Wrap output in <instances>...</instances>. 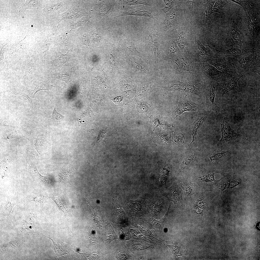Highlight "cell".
Listing matches in <instances>:
<instances>
[{
    "label": "cell",
    "mask_w": 260,
    "mask_h": 260,
    "mask_svg": "<svg viewBox=\"0 0 260 260\" xmlns=\"http://www.w3.org/2000/svg\"><path fill=\"white\" fill-rule=\"evenodd\" d=\"M122 97L121 96H118L112 100L115 103L118 104L122 100Z\"/></svg>",
    "instance_id": "48"
},
{
    "label": "cell",
    "mask_w": 260,
    "mask_h": 260,
    "mask_svg": "<svg viewBox=\"0 0 260 260\" xmlns=\"http://www.w3.org/2000/svg\"><path fill=\"white\" fill-rule=\"evenodd\" d=\"M196 42L198 52L199 54L200 55L204 56L209 55L210 54L209 52L201 43L200 41L197 40Z\"/></svg>",
    "instance_id": "34"
},
{
    "label": "cell",
    "mask_w": 260,
    "mask_h": 260,
    "mask_svg": "<svg viewBox=\"0 0 260 260\" xmlns=\"http://www.w3.org/2000/svg\"><path fill=\"white\" fill-rule=\"evenodd\" d=\"M22 230L26 233L37 234L42 229L38 221L36 213L30 214L24 221Z\"/></svg>",
    "instance_id": "5"
},
{
    "label": "cell",
    "mask_w": 260,
    "mask_h": 260,
    "mask_svg": "<svg viewBox=\"0 0 260 260\" xmlns=\"http://www.w3.org/2000/svg\"><path fill=\"white\" fill-rule=\"evenodd\" d=\"M243 76L241 73L236 75L230 80L225 81L222 85V96L228 92L236 90L238 88V82L240 78Z\"/></svg>",
    "instance_id": "13"
},
{
    "label": "cell",
    "mask_w": 260,
    "mask_h": 260,
    "mask_svg": "<svg viewBox=\"0 0 260 260\" xmlns=\"http://www.w3.org/2000/svg\"><path fill=\"white\" fill-rule=\"evenodd\" d=\"M50 44L45 42L42 45L40 50L41 59L43 63L45 62L46 58L49 50Z\"/></svg>",
    "instance_id": "30"
},
{
    "label": "cell",
    "mask_w": 260,
    "mask_h": 260,
    "mask_svg": "<svg viewBox=\"0 0 260 260\" xmlns=\"http://www.w3.org/2000/svg\"><path fill=\"white\" fill-rule=\"evenodd\" d=\"M124 50L127 55H136L145 60L144 55L137 50L135 46L132 38L130 36L128 37L124 42Z\"/></svg>",
    "instance_id": "12"
},
{
    "label": "cell",
    "mask_w": 260,
    "mask_h": 260,
    "mask_svg": "<svg viewBox=\"0 0 260 260\" xmlns=\"http://www.w3.org/2000/svg\"><path fill=\"white\" fill-rule=\"evenodd\" d=\"M243 34L237 27L236 23L234 21L231 23L226 39L227 44L232 47L238 45H242L243 39Z\"/></svg>",
    "instance_id": "3"
},
{
    "label": "cell",
    "mask_w": 260,
    "mask_h": 260,
    "mask_svg": "<svg viewBox=\"0 0 260 260\" xmlns=\"http://www.w3.org/2000/svg\"><path fill=\"white\" fill-rule=\"evenodd\" d=\"M235 2L241 6L246 13L247 27L251 35L255 38L257 35V21L255 12L251 6L250 1L236 0Z\"/></svg>",
    "instance_id": "1"
},
{
    "label": "cell",
    "mask_w": 260,
    "mask_h": 260,
    "mask_svg": "<svg viewBox=\"0 0 260 260\" xmlns=\"http://www.w3.org/2000/svg\"><path fill=\"white\" fill-rule=\"evenodd\" d=\"M165 13L163 25V30L164 31L175 26L178 22L177 12L175 7H173L170 11Z\"/></svg>",
    "instance_id": "10"
},
{
    "label": "cell",
    "mask_w": 260,
    "mask_h": 260,
    "mask_svg": "<svg viewBox=\"0 0 260 260\" xmlns=\"http://www.w3.org/2000/svg\"><path fill=\"white\" fill-rule=\"evenodd\" d=\"M32 119L31 118L23 117L20 118L18 120L19 125L22 132L26 136H30V135H31L36 134V129L34 127V120Z\"/></svg>",
    "instance_id": "8"
},
{
    "label": "cell",
    "mask_w": 260,
    "mask_h": 260,
    "mask_svg": "<svg viewBox=\"0 0 260 260\" xmlns=\"http://www.w3.org/2000/svg\"><path fill=\"white\" fill-rule=\"evenodd\" d=\"M203 104H197L192 101L188 97L182 96L179 99L176 108L173 113L174 119L186 111H196L201 113Z\"/></svg>",
    "instance_id": "2"
},
{
    "label": "cell",
    "mask_w": 260,
    "mask_h": 260,
    "mask_svg": "<svg viewBox=\"0 0 260 260\" xmlns=\"http://www.w3.org/2000/svg\"><path fill=\"white\" fill-rule=\"evenodd\" d=\"M92 39L94 41H99L101 39L100 34L97 32H94L92 34Z\"/></svg>",
    "instance_id": "44"
},
{
    "label": "cell",
    "mask_w": 260,
    "mask_h": 260,
    "mask_svg": "<svg viewBox=\"0 0 260 260\" xmlns=\"http://www.w3.org/2000/svg\"><path fill=\"white\" fill-rule=\"evenodd\" d=\"M179 52L178 46L175 42H173L169 46L168 50L169 54L173 57L177 55Z\"/></svg>",
    "instance_id": "31"
},
{
    "label": "cell",
    "mask_w": 260,
    "mask_h": 260,
    "mask_svg": "<svg viewBox=\"0 0 260 260\" xmlns=\"http://www.w3.org/2000/svg\"><path fill=\"white\" fill-rule=\"evenodd\" d=\"M41 8L38 0H26L25 4L20 8L18 13L20 14L28 9L38 11Z\"/></svg>",
    "instance_id": "18"
},
{
    "label": "cell",
    "mask_w": 260,
    "mask_h": 260,
    "mask_svg": "<svg viewBox=\"0 0 260 260\" xmlns=\"http://www.w3.org/2000/svg\"><path fill=\"white\" fill-rule=\"evenodd\" d=\"M46 199V197L44 195L37 194L28 196L24 199V201L27 202H33L41 203L45 201Z\"/></svg>",
    "instance_id": "23"
},
{
    "label": "cell",
    "mask_w": 260,
    "mask_h": 260,
    "mask_svg": "<svg viewBox=\"0 0 260 260\" xmlns=\"http://www.w3.org/2000/svg\"><path fill=\"white\" fill-rule=\"evenodd\" d=\"M165 88L168 90H177L193 93L201 98L202 95L201 87L197 84L191 82H179L178 84Z\"/></svg>",
    "instance_id": "4"
},
{
    "label": "cell",
    "mask_w": 260,
    "mask_h": 260,
    "mask_svg": "<svg viewBox=\"0 0 260 260\" xmlns=\"http://www.w3.org/2000/svg\"><path fill=\"white\" fill-rule=\"evenodd\" d=\"M51 198L57 204L58 206L61 209V210L64 212H65L66 213H68L65 207H64L63 204L61 203L60 200L59 198L55 197L54 196H51Z\"/></svg>",
    "instance_id": "40"
},
{
    "label": "cell",
    "mask_w": 260,
    "mask_h": 260,
    "mask_svg": "<svg viewBox=\"0 0 260 260\" xmlns=\"http://www.w3.org/2000/svg\"><path fill=\"white\" fill-rule=\"evenodd\" d=\"M180 186L183 190L185 197L189 198L195 193L193 187L185 182H181Z\"/></svg>",
    "instance_id": "28"
},
{
    "label": "cell",
    "mask_w": 260,
    "mask_h": 260,
    "mask_svg": "<svg viewBox=\"0 0 260 260\" xmlns=\"http://www.w3.org/2000/svg\"><path fill=\"white\" fill-rule=\"evenodd\" d=\"M56 54L55 59L51 61V63L54 65L55 68H59L69 60V58L67 54L64 55L58 51L57 52Z\"/></svg>",
    "instance_id": "17"
},
{
    "label": "cell",
    "mask_w": 260,
    "mask_h": 260,
    "mask_svg": "<svg viewBox=\"0 0 260 260\" xmlns=\"http://www.w3.org/2000/svg\"><path fill=\"white\" fill-rule=\"evenodd\" d=\"M114 234L111 232H107L105 235V239L106 241L109 243L112 241L114 239Z\"/></svg>",
    "instance_id": "43"
},
{
    "label": "cell",
    "mask_w": 260,
    "mask_h": 260,
    "mask_svg": "<svg viewBox=\"0 0 260 260\" xmlns=\"http://www.w3.org/2000/svg\"><path fill=\"white\" fill-rule=\"evenodd\" d=\"M74 169H64L61 171L58 174V178L59 182L64 180L68 178L73 173Z\"/></svg>",
    "instance_id": "29"
},
{
    "label": "cell",
    "mask_w": 260,
    "mask_h": 260,
    "mask_svg": "<svg viewBox=\"0 0 260 260\" xmlns=\"http://www.w3.org/2000/svg\"><path fill=\"white\" fill-rule=\"evenodd\" d=\"M164 3V6L162 10L165 13L170 11L175 5L174 0H163Z\"/></svg>",
    "instance_id": "36"
},
{
    "label": "cell",
    "mask_w": 260,
    "mask_h": 260,
    "mask_svg": "<svg viewBox=\"0 0 260 260\" xmlns=\"http://www.w3.org/2000/svg\"><path fill=\"white\" fill-rule=\"evenodd\" d=\"M67 72H65L61 73H57L53 75V76L57 78L62 80L65 82H68L70 79H72L71 76Z\"/></svg>",
    "instance_id": "32"
},
{
    "label": "cell",
    "mask_w": 260,
    "mask_h": 260,
    "mask_svg": "<svg viewBox=\"0 0 260 260\" xmlns=\"http://www.w3.org/2000/svg\"><path fill=\"white\" fill-rule=\"evenodd\" d=\"M122 1L128 5L142 4L148 6L150 5L148 2V1L146 0H122Z\"/></svg>",
    "instance_id": "37"
},
{
    "label": "cell",
    "mask_w": 260,
    "mask_h": 260,
    "mask_svg": "<svg viewBox=\"0 0 260 260\" xmlns=\"http://www.w3.org/2000/svg\"><path fill=\"white\" fill-rule=\"evenodd\" d=\"M203 66L206 72L210 76H219L223 72L208 64H206Z\"/></svg>",
    "instance_id": "27"
},
{
    "label": "cell",
    "mask_w": 260,
    "mask_h": 260,
    "mask_svg": "<svg viewBox=\"0 0 260 260\" xmlns=\"http://www.w3.org/2000/svg\"><path fill=\"white\" fill-rule=\"evenodd\" d=\"M53 243L54 245L55 251L56 253L57 254V255H58V254H59V256L63 255L65 254V253H66L65 252L66 251H65V250L63 249H65V248L63 246V245L62 244V243L61 242H60L59 241V243L57 242V243L56 242L53 241Z\"/></svg>",
    "instance_id": "33"
},
{
    "label": "cell",
    "mask_w": 260,
    "mask_h": 260,
    "mask_svg": "<svg viewBox=\"0 0 260 260\" xmlns=\"http://www.w3.org/2000/svg\"><path fill=\"white\" fill-rule=\"evenodd\" d=\"M128 15H132L136 16H144L151 18H153L152 14L148 11L135 9L122 12L118 17Z\"/></svg>",
    "instance_id": "16"
},
{
    "label": "cell",
    "mask_w": 260,
    "mask_h": 260,
    "mask_svg": "<svg viewBox=\"0 0 260 260\" xmlns=\"http://www.w3.org/2000/svg\"><path fill=\"white\" fill-rule=\"evenodd\" d=\"M215 97V88L214 86H211L209 91L206 102L209 106L216 111L217 107L214 102Z\"/></svg>",
    "instance_id": "19"
},
{
    "label": "cell",
    "mask_w": 260,
    "mask_h": 260,
    "mask_svg": "<svg viewBox=\"0 0 260 260\" xmlns=\"http://www.w3.org/2000/svg\"><path fill=\"white\" fill-rule=\"evenodd\" d=\"M184 39L181 36V35H179L177 37L176 42L178 45L181 48H183L185 47V44L184 42Z\"/></svg>",
    "instance_id": "42"
},
{
    "label": "cell",
    "mask_w": 260,
    "mask_h": 260,
    "mask_svg": "<svg viewBox=\"0 0 260 260\" xmlns=\"http://www.w3.org/2000/svg\"><path fill=\"white\" fill-rule=\"evenodd\" d=\"M256 55L255 53H253L247 56L239 58L236 60L235 64L241 72L246 71L255 59Z\"/></svg>",
    "instance_id": "11"
},
{
    "label": "cell",
    "mask_w": 260,
    "mask_h": 260,
    "mask_svg": "<svg viewBox=\"0 0 260 260\" xmlns=\"http://www.w3.org/2000/svg\"><path fill=\"white\" fill-rule=\"evenodd\" d=\"M194 157V155H193L188 157L184 159L180 165V169L181 170H183L185 169L191 162L193 160Z\"/></svg>",
    "instance_id": "39"
},
{
    "label": "cell",
    "mask_w": 260,
    "mask_h": 260,
    "mask_svg": "<svg viewBox=\"0 0 260 260\" xmlns=\"http://www.w3.org/2000/svg\"><path fill=\"white\" fill-rule=\"evenodd\" d=\"M87 21L86 20H85L83 21H80L79 22H78L75 24H74L72 27V29H76L79 26H83Z\"/></svg>",
    "instance_id": "46"
},
{
    "label": "cell",
    "mask_w": 260,
    "mask_h": 260,
    "mask_svg": "<svg viewBox=\"0 0 260 260\" xmlns=\"http://www.w3.org/2000/svg\"><path fill=\"white\" fill-rule=\"evenodd\" d=\"M213 65L218 70L226 74L232 72V69L228 65L224 62H215L213 63Z\"/></svg>",
    "instance_id": "26"
},
{
    "label": "cell",
    "mask_w": 260,
    "mask_h": 260,
    "mask_svg": "<svg viewBox=\"0 0 260 260\" xmlns=\"http://www.w3.org/2000/svg\"><path fill=\"white\" fill-rule=\"evenodd\" d=\"M225 153H220L211 156L210 158V159L211 161H214L216 159H219L222 157L223 155Z\"/></svg>",
    "instance_id": "45"
},
{
    "label": "cell",
    "mask_w": 260,
    "mask_h": 260,
    "mask_svg": "<svg viewBox=\"0 0 260 260\" xmlns=\"http://www.w3.org/2000/svg\"><path fill=\"white\" fill-rule=\"evenodd\" d=\"M130 64L132 68L136 72L140 73L146 72V68L141 62L136 60H132L130 62Z\"/></svg>",
    "instance_id": "24"
},
{
    "label": "cell",
    "mask_w": 260,
    "mask_h": 260,
    "mask_svg": "<svg viewBox=\"0 0 260 260\" xmlns=\"http://www.w3.org/2000/svg\"><path fill=\"white\" fill-rule=\"evenodd\" d=\"M230 1V0H215L212 7V13H220L223 7Z\"/></svg>",
    "instance_id": "25"
},
{
    "label": "cell",
    "mask_w": 260,
    "mask_h": 260,
    "mask_svg": "<svg viewBox=\"0 0 260 260\" xmlns=\"http://www.w3.org/2000/svg\"><path fill=\"white\" fill-rule=\"evenodd\" d=\"M15 204L11 203L9 197H7V200L5 206V210L7 213L11 216Z\"/></svg>",
    "instance_id": "38"
},
{
    "label": "cell",
    "mask_w": 260,
    "mask_h": 260,
    "mask_svg": "<svg viewBox=\"0 0 260 260\" xmlns=\"http://www.w3.org/2000/svg\"><path fill=\"white\" fill-rule=\"evenodd\" d=\"M206 117V115L201 113L193 124L192 131V134L194 136L196 134L197 130L202 125Z\"/></svg>",
    "instance_id": "21"
},
{
    "label": "cell",
    "mask_w": 260,
    "mask_h": 260,
    "mask_svg": "<svg viewBox=\"0 0 260 260\" xmlns=\"http://www.w3.org/2000/svg\"><path fill=\"white\" fill-rule=\"evenodd\" d=\"M49 99L53 107V110L52 115V117L50 119H52L56 121L57 122H60L63 121L65 117H67V116H64L57 112L52 102L51 99Z\"/></svg>",
    "instance_id": "35"
},
{
    "label": "cell",
    "mask_w": 260,
    "mask_h": 260,
    "mask_svg": "<svg viewBox=\"0 0 260 260\" xmlns=\"http://www.w3.org/2000/svg\"><path fill=\"white\" fill-rule=\"evenodd\" d=\"M150 123L153 124V127L154 129H155L160 124L159 116H151L150 117Z\"/></svg>",
    "instance_id": "41"
},
{
    "label": "cell",
    "mask_w": 260,
    "mask_h": 260,
    "mask_svg": "<svg viewBox=\"0 0 260 260\" xmlns=\"http://www.w3.org/2000/svg\"><path fill=\"white\" fill-rule=\"evenodd\" d=\"M36 70L35 55H33L30 56L28 58L22 79L23 83H26L30 81L36 73Z\"/></svg>",
    "instance_id": "9"
},
{
    "label": "cell",
    "mask_w": 260,
    "mask_h": 260,
    "mask_svg": "<svg viewBox=\"0 0 260 260\" xmlns=\"http://www.w3.org/2000/svg\"><path fill=\"white\" fill-rule=\"evenodd\" d=\"M150 104L142 100L140 101L137 105V110L141 114L146 115L150 112Z\"/></svg>",
    "instance_id": "22"
},
{
    "label": "cell",
    "mask_w": 260,
    "mask_h": 260,
    "mask_svg": "<svg viewBox=\"0 0 260 260\" xmlns=\"http://www.w3.org/2000/svg\"><path fill=\"white\" fill-rule=\"evenodd\" d=\"M62 36V37H61V38H60L61 43L64 44H66L67 43V35L63 34Z\"/></svg>",
    "instance_id": "47"
},
{
    "label": "cell",
    "mask_w": 260,
    "mask_h": 260,
    "mask_svg": "<svg viewBox=\"0 0 260 260\" xmlns=\"http://www.w3.org/2000/svg\"><path fill=\"white\" fill-rule=\"evenodd\" d=\"M221 138L218 144L219 145L225 142L236 139L238 135L231 128L227 121L224 119L223 123L221 124Z\"/></svg>",
    "instance_id": "7"
},
{
    "label": "cell",
    "mask_w": 260,
    "mask_h": 260,
    "mask_svg": "<svg viewBox=\"0 0 260 260\" xmlns=\"http://www.w3.org/2000/svg\"><path fill=\"white\" fill-rule=\"evenodd\" d=\"M170 200L175 204H177L181 200V195L178 188L173 187L169 191L168 194Z\"/></svg>",
    "instance_id": "20"
},
{
    "label": "cell",
    "mask_w": 260,
    "mask_h": 260,
    "mask_svg": "<svg viewBox=\"0 0 260 260\" xmlns=\"http://www.w3.org/2000/svg\"><path fill=\"white\" fill-rule=\"evenodd\" d=\"M150 37L152 43V46L153 52L154 59L155 64L157 65L159 58L160 47L158 39L156 34L154 33H150Z\"/></svg>",
    "instance_id": "14"
},
{
    "label": "cell",
    "mask_w": 260,
    "mask_h": 260,
    "mask_svg": "<svg viewBox=\"0 0 260 260\" xmlns=\"http://www.w3.org/2000/svg\"><path fill=\"white\" fill-rule=\"evenodd\" d=\"M250 51L245 48H236L233 47L230 49L220 51V53L224 57L228 56L239 57L248 54Z\"/></svg>",
    "instance_id": "15"
},
{
    "label": "cell",
    "mask_w": 260,
    "mask_h": 260,
    "mask_svg": "<svg viewBox=\"0 0 260 260\" xmlns=\"http://www.w3.org/2000/svg\"><path fill=\"white\" fill-rule=\"evenodd\" d=\"M52 86L46 80L40 78L34 82L31 88L26 91V93H22V95L34 99L35 95L37 92L43 90H51Z\"/></svg>",
    "instance_id": "6"
}]
</instances>
